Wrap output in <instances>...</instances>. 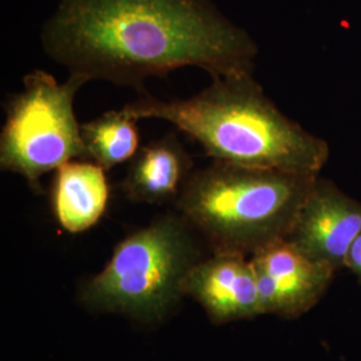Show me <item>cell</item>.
Wrapping results in <instances>:
<instances>
[{"mask_svg":"<svg viewBox=\"0 0 361 361\" xmlns=\"http://www.w3.org/2000/svg\"><path fill=\"white\" fill-rule=\"evenodd\" d=\"M44 52L70 74L135 87L182 67L210 77L253 73L257 43L212 0H59Z\"/></svg>","mask_w":361,"mask_h":361,"instance_id":"obj_1","label":"cell"},{"mask_svg":"<svg viewBox=\"0 0 361 361\" xmlns=\"http://www.w3.org/2000/svg\"><path fill=\"white\" fill-rule=\"evenodd\" d=\"M134 119H161L200 143L212 161L320 176L328 142L285 116L253 73L212 78L186 99L152 95L123 106Z\"/></svg>","mask_w":361,"mask_h":361,"instance_id":"obj_2","label":"cell"},{"mask_svg":"<svg viewBox=\"0 0 361 361\" xmlns=\"http://www.w3.org/2000/svg\"><path fill=\"white\" fill-rule=\"evenodd\" d=\"M317 177L212 161L174 205L210 253L250 258L286 240Z\"/></svg>","mask_w":361,"mask_h":361,"instance_id":"obj_3","label":"cell"},{"mask_svg":"<svg viewBox=\"0 0 361 361\" xmlns=\"http://www.w3.org/2000/svg\"><path fill=\"white\" fill-rule=\"evenodd\" d=\"M201 258L198 234L186 219L164 214L118 243L104 269L82 284L79 298L92 312L157 323L177 307L182 280Z\"/></svg>","mask_w":361,"mask_h":361,"instance_id":"obj_4","label":"cell"},{"mask_svg":"<svg viewBox=\"0 0 361 361\" xmlns=\"http://www.w3.org/2000/svg\"><path fill=\"white\" fill-rule=\"evenodd\" d=\"M89 80L70 74L66 82L44 70L23 77V87L6 107L0 131V169L18 174L42 193L40 180L74 159H86L74 110L78 91Z\"/></svg>","mask_w":361,"mask_h":361,"instance_id":"obj_5","label":"cell"},{"mask_svg":"<svg viewBox=\"0 0 361 361\" xmlns=\"http://www.w3.org/2000/svg\"><path fill=\"white\" fill-rule=\"evenodd\" d=\"M360 233L361 201L319 176L286 241L337 273L345 269L349 249Z\"/></svg>","mask_w":361,"mask_h":361,"instance_id":"obj_6","label":"cell"},{"mask_svg":"<svg viewBox=\"0 0 361 361\" xmlns=\"http://www.w3.org/2000/svg\"><path fill=\"white\" fill-rule=\"evenodd\" d=\"M262 314L297 319L310 312L332 284L336 271L283 240L250 257Z\"/></svg>","mask_w":361,"mask_h":361,"instance_id":"obj_7","label":"cell"},{"mask_svg":"<svg viewBox=\"0 0 361 361\" xmlns=\"http://www.w3.org/2000/svg\"><path fill=\"white\" fill-rule=\"evenodd\" d=\"M182 295L197 301L216 324L261 316L257 280L250 258L212 253L197 261L182 280Z\"/></svg>","mask_w":361,"mask_h":361,"instance_id":"obj_8","label":"cell"},{"mask_svg":"<svg viewBox=\"0 0 361 361\" xmlns=\"http://www.w3.org/2000/svg\"><path fill=\"white\" fill-rule=\"evenodd\" d=\"M193 159L174 133L147 143L130 161L121 190L133 202H176L190 174Z\"/></svg>","mask_w":361,"mask_h":361,"instance_id":"obj_9","label":"cell"},{"mask_svg":"<svg viewBox=\"0 0 361 361\" xmlns=\"http://www.w3.org/2000/svg\"><path fill=\"white\" fill-rule=\"evenodd\" d=\"M104 173L89 159H74L55 170L52 212L66 232H86L102 219L110 194Z\"/></svg>","mask_w":361,"mask_h":361,"instance_id":"obj_10","label":"cell"},{"mask_svg":"<svg viewBox=\"0 0 361 361\" xmlns=\"http://www.w3.org/2000/svg\"><path fill=\"white\" fill-rule=\"evenodd\" d=\"M137 122L122 107L121 110H110L95 119L80 123L86 159L106 171L131 161L140 150Z\"/></svg>","mask_w":361,"mask_h":361,"instance_id":"obj_11","label":"cell"},{"mask_svg":"<svg viewBox=\"0 0 361 361\" xmlns=\"http://www.w3.org/2000/svg\"><path fill=\"white\" fill-rule=\"evenodd\" d=\"M345 269L352 271L361 284V233L349 249L348 256L345 259Z\"/></svg>","mask_w":361,"mask_h":361,"instance_id":"obj_12","label":"cell"}]
</instances>
